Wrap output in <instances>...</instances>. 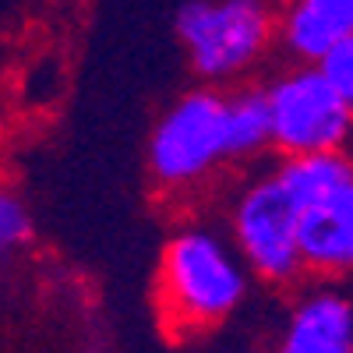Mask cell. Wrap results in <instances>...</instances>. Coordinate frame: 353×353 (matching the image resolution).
I'll list each match as a JSON object with an SVG mask.
<instances>
[{
    "mask_svg": "<svg viewBox=\"0 0 353 353\" xmlns=\"http://www.w3.org/2000/svg\"><path fill=\"white\" fill-rule=\"evenodd\" d=\"M251 290V272L230 237L212 226H184L163 248L156 276L159 318L173 339L219 329Z\"/></svg>",
    "mask_w": 353,
    "mask_h": 353,
    "instance_id": "6da1fadb",
    "label": "cell"
},
{
    "mask_svg": "<svg viewBox=\"0 0 353 353\" xmlns=\"http://www.w3.org/2000/svg\"><path fill=\"white\" fill-rule=\"evenodd\" d=\"M276 176L297 201L304 272L325 283L353 279V152L283 156Z\"/></svg>",
    "mask_w": 353,
    "mask_h": 353,
    "instance_id": "7a4b0ae2",
    "label": "cell"
},
{
    "mask_svg": "<svg viewBox=\"0 0 353 353\" xmlns=\"http://www.w3.org/2000/svg\"><path fill=\"white\" fill-rule=\"evenodd\" d=\"M176 36L205 81H233L265 61L276 43V11L265 0H191Z\"/></svg>",
    "mask_w": 353,
    "mask_h": 353,
    "instance_id": "3957f363",
    "label": "cell"
},
{
    "mask_svg": "<svg viewBox=\"0 0 353 353\" xmlns=\"http://www.w3.org/2000/svg\"><path fill=\"white\" fill-rule=\"evenodd\" d=\"M269 110V149L279 156L336 152L353 145V117L318 64L293 61L261 88Z\"/></svg>",
    "mask_w": 353,
    "mask_h": 353,
    "instance_id": "277c9868",
    "label": "cell"
},
{
    "mask_svg": "<svg viewBox=\"0 0 353 353\" xmlns=\"http://www.w3.org/2000/svg\"><path fill=\"white\" fill-rule=\"evenodd\" d=\"M230 244L261 283L290 286L304 276L297 244V201L276 170L251 176L230 205Z\"/></svg>",
    "mask_w": 353,
    "mask_h": 353,
    "instance_id": "5b68a950",
    "label": "cell"
},
{
    "mask_svg": "<svg viewBox=\"0 0 353 353\" xmlns=\"http://www.w3.org/2000/svg\"><path fill=\"white\" fill-rule=\"evenodd\" d=\"M226 96L212 88H198L176 99L149 138V170L152 176L170 188L184 191L205 181L226 156V128H223Z\"/></svg>",
    "mask_w": 353,
    "mask_h": 353,
    "instance_id": "8992f818",
    "label": "cell"
},
{
    "mask_svg": "<svg viewBox=\"0 0 353 353\" xmlns=\"http://www.w3.org/2000/svg\"><path fill=\"white\" fill-rule=\"evenodd\" d=\"M272 353H353V297L329 283L304 290Z\"/></svg>",
    "mask_w": 353,
    "mask_h": 353,
    "instance_id": "52a82bcc",
    "label": "cell"
},
{
    "mask_svg": "<svg viewBox=\"0 0 353 353\" xmlns=\"http://www.w3.org/2000/svg\"><path fill=\"white\" fill-rule=\"evenodd\" d=\"M346 36H353V0H286L276 11V43L301 64H318Z\"/></svg>",
    "mask_w": 353,
    "mask_h": 353,
    "instance_id": "ba28073f",
    "label": "cell"
},
{
    "mask_svg": "<svg viewBox=\"0 0 353 353\" xmlns=\"http://www.w3.org/2000/svg\"><path fill=\"white\" fill-rule=\"evenodd\" d=\"M223 128H226V156L230 163L254 159L269 149V110H265L261 88L226 96L223 106Z\"/></svg>",
    "mask_w": 353,
    "mask_h": 353,
    "instance_id": "9c48e42d",
    "label": "cell"
},
{
    "mask_svg": "<svg viewBox=\"0 0 353 353\" xmlns=\"http://www.w3.org/2000/svg\"><path fill=\"white\" fill-rule=\"evenodd\" d=\"M28 237H32V219L21 198L8 188H0V258L14 254Z\"/></svg>",
    "mask_w": 353,
    "mask_h": 353,
    "instance_id": "30bf717a",
    "label": "cell"
},
{
    "mask_svg": "<svg viewBox=\"0 0 353 353\" xmlns=\"http://www.w3.org/2000/svg\"><path fill=\"white\" fill-rule=\"evenodd\" d=\"M318 68H321V74L329 78V85L336 88V96L343 99V106H346L350 117H353V36L339 39V43L318 61Z\"/></svg>",
    "mask_w": 353,
    "mask_h": 353,
    "instance_id": "8fae6325",
    "label": "cell"
}]
</instances>
